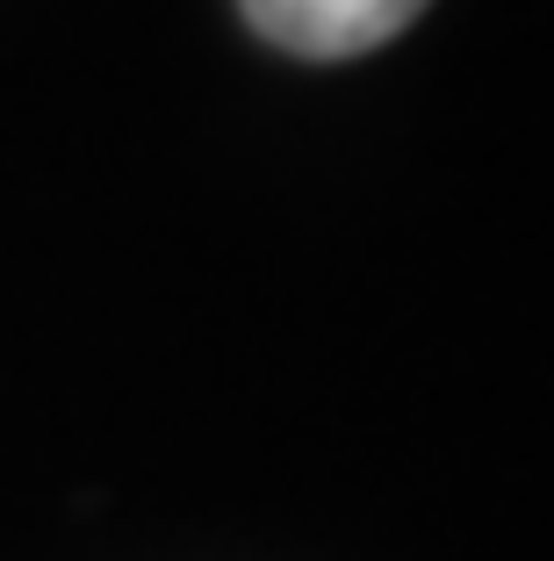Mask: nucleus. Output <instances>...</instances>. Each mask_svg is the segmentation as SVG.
Wrapping results in <instances>:
<instances>
[{
    "label": "nucleus",
    "instance_id": "nucleus-1",
    "mask_svg": "<svg viewBox=\"0 0 554 561\" xmlns=\"http://www.w3.org/2000/svg\"><path fill=\"white\" fill-rule=\"evenodd\" d=\"M238 8L267 44L295 58H360L425 15V0H238Z\"/></svg>",
    "mask_w": 554,
    "mask_h": 561
}]
</instances>
